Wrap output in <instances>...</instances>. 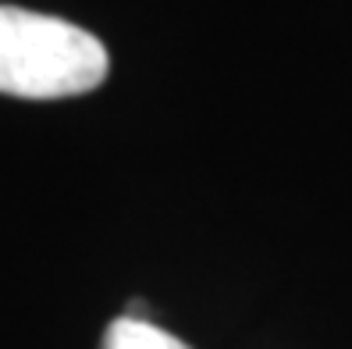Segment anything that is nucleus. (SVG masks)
I'll return each mask as SVG.
<instances>
[{"label": "nucleus", "mask_w": 352, "mask_h": 349, "mask_svg": "<svg viewBox=\"0 0 352 349\" xmlns=\"http://www.w3.org/2000/svg\"><path fill=\"white\" fill-rule=\"evenodd\" d=\"M111 57L103 43L65 18L0 4V93L60 100L96 89Z\"/></svg>", "instance_id": "1"}, {"label": "nucleus", "mask_w": 352, "mask_h": 349, "mask_svg": "<svg viewBox=\"0 0 352 349\" xmlns=\"http://www.w3.org/2000/svg\"><path fill=\"white\" fill-rule=\"evenodd\" d=\"M100 349H192V346H185L182 339H175L171 332H164L146 317L121 314L107 324Z\"/></svg>", "instance_id": "2"}]
</instances>
